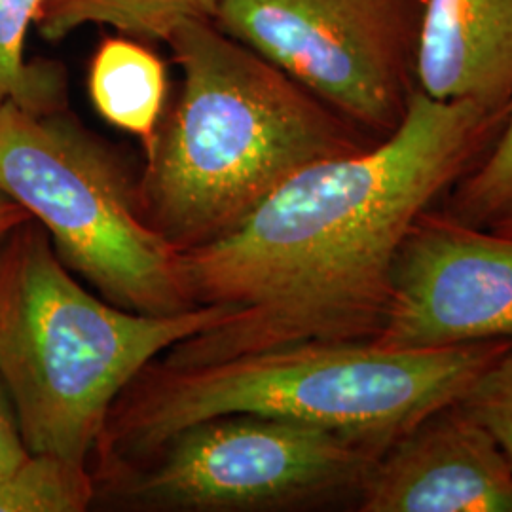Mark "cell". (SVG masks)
<instances>
[{"label":"cell","mask_w":512,"mask_h":512,"mask_svg":"<svg viewBox=\"0 0 512 512\" xmlns=\"http://www.w3.org/2000/svg\"><path fill=\"white\" fill-rule=\"evenodd\" d=\"M387 446L304 421L228 414L198 421L103 482L147 511H274L359 495Z\"/></svg>","instance_id":"obj_6"},{"label":"cell","mask_w":512,"mask_h":512,"mask_svg":"<svg viewBox=\"0 0 512 512\" xmlns=\"http://www.w3.org/2000/svg\"><path fill=\"white\" fill-rule=\"evenodd\" d=\"M0 190L48 232L73 274L124 310H194L179 253L143 217L139 173L69 109L0 105Z\"/></svg>","instance_id":"obj_5"},{"label":"cell","mask_w":512,"mask_h":512,"mask_svg":"<svg viewBox=\"0 0 512 512\" xmlns=\"http://www.w3.org/2000/svg\"><path fill=\"white\" fill-rule=\"evenodd\" d=\"M165 44L183 86L145 148L139 203L177 253L234 230L302 167L380 141L213 19H181Z\"/></svg>","instance_id":"obj_2"},{"label":"cell","mask_w":512,"mask_h":512,"mask_svg":"<svg viewBox=\"0 0 512 512\" xmlns=\"http://www.w3.org/2000/svg\"><path fill=\"white\" fill-rule=\"evenodd\" d=\"M31 456L21 435L18 414L0 378V478L12 473Z\"/></svg>","instance_id":"obj_17"},{"label":"cell","mask_w":512,"mask_h":512,"mask_svg":"<svg viewBox=\"0 0 512 512\" xmlns=\"http://www.w3.org/2000/svg\"><path fill=\"white\" fill-rule=\"evenodd\" d=\"M357 501L363 512H512V461L458 401L393 440Z\"/></svg>","instance_id":"obj_9"},{"label":"cell","mask_w":512,"mask_h":512,"mask_svg":"<svg viewBox=\"0 0 512 512\" xmlns=\"http://www.w3.org/2000/svg\"><path fill=\"white\" fill-rule=\"evenodd\" d=\"M226 317L219 306L118 308L82 287L37 220L23 222L0 245V378L27 450L88 465L135 376Z\"/></svg>","instance_id":"obj_4"},{"label":"cell","mask_w":512,"mask_h":512,"mask_svg":"<svg viewBox=\"0 0 512 512\" xmlns=\"http://www.w3.org/2000/svg\"><path fill=\"white\" fill-rule=\"evenodd\" d=\"M427 0H219L215 23L378 139L418 90Z\"/></svg>","instance_id":"obj_7"},{"label":"cell","mask_w":512,"mask_h":512,"mask_svg":"<svg viewBox=\"0 0 512 512\" xmlns=\"http://www.w3.org/2000/svg\"><path fill=\"white\" fill-rule=\"evenodd\" d=\"M444 211L478 228L512 217V103L492 147L450 188Z\"/></svg>","instance_id":"obj_15"},{"label":"cell","mask_w":512,"mask_h":512,"mask_svg":"<svg viewBox=\"0 0 512 512\" xmlns=\"http://www.w3.org/2000/svg\"><path fill=\"white\" fill-rule=\"evenodd\" d=\"M97 497L88 465L31 454L0 478V512H84Z\"/></svg>","instance_id":"obj_14"},{"label":"cell","mask_w":512,"mask_h":512,"mask_svg":"<svg viewBox=\"0 0 512 512\" xmlns=\"http://www.w3.org/2000/svg\"><path fill=\"white\" fill-rule=\"evenodd\" d=\"M512 340V236L425 211L393 270L376 346L437 349Z\"/></svg>","instance_id":"obj_8"},{"label":"cell","mask_w":512,"mask_h":512,"mask_svg":"<svg viewBox=\"0 0 512 512\" xmlns=\"http://www.w3.org/2000/svg\"><path fill=\"white\" fill-rule=\"evenodd\" d=\"M44 0H0V105L37 114L69 109L67 74L50 59H25V40Z\"/></svg>","instance_id":"obj_13"},{"label":"cell","mask_w":512,"mask_h":512,"mask_svg":"<svg viewBox=\"0 0 512 512\" xmlns=\"http://www.w3.org/2000/svg\"><path fill=\"white\" fill-rule=\"evenodd\" d=\"M492 230H497V232H501V234H507V236H512V217L505 220H499L497 224L494 226H490Z\"/></svg>","instance_id":"obj_19"},{"label":"cell","mask_w":512,"mask_h":512,"mask_svg":"<svg viewBox=\"0 0 512 512\" xmlns=\"http://www.w3.org/2000/svg\"><path fill=\"white\" fill-rule=\"evenodd\" d=\"M459 404L512 461V344L476 378Z\"/></svg>","instance_id":"obj_16"},{"label":"cell","mask_w":512,"mask_h":512,"mask_svg":"<svg viewBox=\"0 0 512 512\" xmlns=\"http://www.w3.org/2000/svg\"><path fill=\"white\" fill-rule=\"evenodd\" d=\"M418 88L437 101L512 103V0H427Z\"/></svg>","instance_id":"obj_10"},{"label":"cell","mask_w":512,"mask_h":512,"mask_svg":"<svg viewBox=\"0 0 512 512\" xmlns=\"http://www.w3.org/2000/svg\"><path fill=\"white\" fill-rule=\"evenodd\" d=\"M217 6L219 0H44L35 27L50 42L84 25H109L143 42H165L181 19H215Z\"/></svg>","instance_id":"obj_12"},{"label":"cell","mask_w":512,"mask_h":512,"mask_svg":"<svg viewBox=\"0 0 512 512\" xmlns=\"http://www.w3.org/2000/svg\"><path fill=\"white\" fill-rule=\"evenodd\" d=\"M27 220H31V215L0 190V245Z\"/></svg>","instance_id":"obj_18"},{"label":"cell","mask_w":512,"mask_h":512,"mask_svg":"<svg viewBox=\"0 0 512 512\" xmlns=\"http://www.w3.org/2000/svg\"><path fill=\"white\" fill-rule=\"evenodd\" d=\"M509 107L414 92L372 147L302 167L222 238L179 253L194 306L228 317L158 359L198 366L306 342H365L382 329L404 239L486 154Z\"/></svg>","instance_id":"obj_1"},{"label":"cell","mask_w":512,"mask_h":512,"mask_svg":"<svg viewBox=\"0 0 512 512\" xmlns=\"http://www.w3.org/2000/svg\"><path fill=\"white\" fill-rule=\"evenodd\" d=\"M512 340L389 349L306 342L198 366L148 363L110 408L95 450L105 476L147 458L198 421L258 414L304 421L389 446L458 403Z\"/></svg>","instance_id":"obj_3"},{"label":"cell","mask_w":512,"mask_h":512,"mask_svg":"<svg viewBox=\"0 0 512 512\" xmlns=\"http://www.w3.org/2000/svg\"><path fill=\"white\" fill-rule=\"evenodd\" d=\"M141 42L128 35L103 38L90 61L88 92L103 120L147 148L164 118L167 71Z\"/></svg>","instance_id":"obj_11"}]
</instances>
